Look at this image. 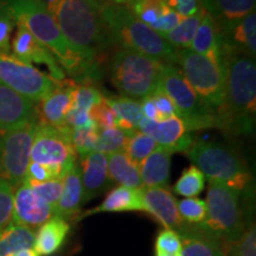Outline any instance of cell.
I'll use <instances>...</instances> for the list:
<instances>
[{
    "label": "cell",
    "mask_w": 256,
    "mask_h": 256,
    "mask_svg": "<svg viewBox=\"0 0 256 256\" xmlns=\"http://www.w3.org/2000/svg\"><path fill=\"white\" fill-rule=\"evenodd\" d=\"M0 10L8 14L16 25L26 28L43 44L52 54L64 72L78 78L90 76L94 72L95 63L88 60L66 40L55 18L42 0H2Z\"/></svg>",
    "instance_id": "1"
},
{
    "label": "cell",
    "mask_w": 256,
    "mask_h": 256,
    "mask_svg": "<svg viewBox=\"0 0 256 256\" xmlns=\"http://www.w3.org/2000/svg\"><path fill=\"white\" fill-rule=\"evenodd\" d=\"M226 72V92L215 112L217 127L234 134H250L256 113L255 58L240 52L220 54Z\"/></svg>",
    "instance_id": "2"
},
{
    "label": "cell",
    "mask_w": 256,
    "mask_h": 256,
    "mask_svg": "<svg viewBox=\"0 0 256 256\" xmlns=\"http://www.w3.org/2000/svg\"><path fill=\"white\" fill-rule=\"evenodd\" d=\"M46 8L66 40L90 62L112 44L98 0H56Z\"/></svg>",
    "instance_id": "3"
},
{
    "label": "cell",
    "mask_w": 256,
    "mask_h": 256,
    "mask_svg": "<svg viewBox=\"0 0 256 256\" xmlns=\"http://www.w3.org/2000/svg\"><path fill=\"white\" fill-rule=\"evenodd\" d=\"M100 14L112 44L145 54L164 63H177L179 50L140 22L126 6L110 2H100Z\"/></svg>",
    "instance_id": "4"
},
{
    "label": "cell",
    "mask_w": 256,
    "mask_h": 256,
    "mask_svg": "<svg viewBox=\"0 0 256 256\" xmlns=\"http://www.w3.org/2000/svg\"><path fill=\"white\" fill-rule=\"evenodd\" d=\"M164 62L138 51L121 49L113 56L110 78L121 94L144 98L158 90Z\"/></svg>",
    "instance_id": "5"
},
{
    "label": "cell",
    "mask_w": 256,
    "mask_h": 256,
    "mask_svg": "<svg viewBox=\"0 0 256 256\" xmlns=\"http://www.w3.org/2000/svg\"><path fill=\"white\" fill-rule=\"evenodd\" d=\"M241 192L218 182H210L208 188L203 223L228 244L238 241L248 228Z\"/></svg>",
    "instance_id": "6"
},
{
    "label": "cell",
    "mask_w": 256,
    "mask_h": 256,
    "mask_svg": "<svg viewBox=\"0 0 256 256\" xmlns=\"http://www.w3.org/2000/svg\"><path fill=\"white\" fill-rule=\"evenodd\" d=\"M186 154L210 182H218L238 191L244 190L250 183L252 177L241 159L220 144L194 142Z\"/></svg>",
    "instance_id": "7"
},
{
    "label": "cell",
    "mask_w": 256,
    "mask_h": 256,
    "mask_svg": "<svg viewBox=\"0 0 256 256\" xmlns=\"http://www.w3.org/2000/svg\"><path fill=\"white\" fill-rule=\"evenodd\" d=\"M190 87L210 110L216 112L223 104L226 92L224 66L210 57L190 49L178 51L177 63Z\"/></svg>",
    "instance_id": "8"
},
{
    "label": "cell",
    "mask_w": 256,
    "mask_h": 256,
    "mask_svg": "<svg viewBox=\"0 0 256 256\" xmlns=\"http://www.w3.org/2000/svg\"><path fill=\"white\" fill-rule=\"evenodd\" d=\"M160 89L174 102L177 115L186 124L188 130L217 127L215 112L200 100L174 64H162Z\"/></svg>",
    "instance_id": "9"
},
{
    "label": "cell",
    "mask_w": 256,
    "mask_h": 256,
    "mask_svg": "<svg viewBox=\"0 0 256 256\" xmlns=\"http://www.w3.org/2000/svg\"><path fill=\"white\" fill-rule=\"evenodd\" d=\"M36 124L37 116L17 127L0 130V178L14 190L25 179Z\"/></svg>",
    "instance_id": "10"
},
{
    "label": "cell",
    "mask_w": 256,
    "mask_h": 256,
    "mask_svg": "<svg viewBox=\"0 0 256 256\" xmlns=\"http://www.w3.org/2000/svg\"><path fill=\"white\" fill-rule=\"evenodd\" d=\"M70 132L72 128L69 127H52L37 121L30 162L50 166L64 178L78 164V154L72 147Z\"/></svg>",
    "instance_id": "11"
},
{
    "label": "cell",
    "mask_w": 256,
    "mask_h": 256,
    "mask_svg": "<svg viewBox=\"0 0 256 256\" xmlns=\"http://www.w3.org/2000/svg\"><path fill=\"white\" fill-rule=\"evenodd\" d=\"M0 82L34 104L43 100L60 84L51 76L12 54H0Z\"/></svg>",
    "instance_id": "12"
},
{
    "label": "cell",
    "mask_w": 256,
    "mask_h": 256,
    "mask_svg": "<svg viewBox=\"0 0 256 256\" xmlns=\"http://www.w3.org/2000/svg\"><path fill=\"white\" fill-rule=\"evenodd\" d=\"M220 54L240 52L255 58L256 14L252 12L238 20L215 22Z\"/></svg>",
    "instance_id": "13"
},
{
    "label": "cell",
    "mask_w": 256,
    "mask_h": 256,
    "mask_svg": "<svg viewBox=\"0 0 256 256\" xmlns=\"http://www.w3.org/2000/svg\"><path fill=\"white\" fill-rule=\"evenodd\" d=\"M54 216L55 209L26 183L23 182L14 188L12 200V223L34 230Z\"/></svg>",
    "instance_id": "14"
},
{
    "label": "cell",
    "mask_w": 256,
    "mask_h": 256,
    "mask_svg": "<svg viewBox=\"0 0 256 256\" xmlns=\"http://www.w3.org/2000/svg\"><path fill=\"white\" fill-rule=\"evenodd\" d=\"M139 132L151 136L160 147L172 153L188 152L194 139L188 133L186 124L179 116H171L162 121H151L144 118L138 128Z\"/></svg>",
    "instance_id": "15"
},
{
    "label": "cell",
    "mask_w": 256,
    "mask_h": 256,
    "mask_svg": "<svg viewBox=\"0 0 256 256\" xmlns=\"http://www.w3.org/2000/svg\"><path fill=\"white\" fill-rule=\"evenodd\" d=\"M16 32L11 40L12 55L28 64H43L49 70L50 76L58 82L66 80V72L55 57L43 44L20 25H16Z\"/></svg>",
    "instance_id": "16"
},
{
    "label": "cell",
    "mask_w": 256,
    "mask_h": 256,
    "mask_svg": "<svg viewBox=\"0 0 256 256\" xmlns=\"http://www.w3.org/2000/svg\"><path fill=\"white\" fill-rule=\"evenodd\" d=\"M183 256H226V243L204 223H184L178 232Z\"/></svg>",
    "instance_id": "17"
},
{
    "label": "cell",
    "mask_w": 256,
    "mask_h": 256,
    "mask_svg": "<svg viewBox=\"0 0 256 256\" xmlns=\"http://www.w3.org/2000/svg\"><path fill=\"white\" fill-rule=\"evenodd\" d=\"M78 165L81 174L83 203L100 196L113 183L108 176L107 154L104 153L94 151L81 156Z\"/></svg>",
    "instance_id": "18"
},
{
    "label": "cell",
    "mask_w": 256,
    "mask_h": 256,
    "mask_svg": "<svg viewBox=\"0 0 256 256\" xmlns=\"http://www.w3.org/2000/svg\"><path fill=\"white\" fill-rule=\"evenodd\" d=\"M145 212L151 214L165 229L178 232L184 226L177 200L166 188H142Z\"/></svg>",
    "instance_id": "19"
},
{
    "label": "cell",
    "mask_w": 256,
    "mask_h": 256,
    "mask_svg": "<svg viewBox=\"0 0 256 256\" xmlns=\"http://www.w3.org/2000/svg\"><path fill=\"white\" fill-rule=\"evenodd\" d=\"M126 8L136 17L158 32L159 34H168L180 23L183 17L168 8L165 2H153L147 0H126Z\"/></svg>",
    "instance_id": "20"
},
{
    "label": "cell",
    "mask_w": 256,
    "mask_h": 256,
    "mask_svg": "<svg viewBox=\"0 0 256 256\" xmlns=\"http://www.w3.org/2000/svg\"><path fill=\"white\" fill-rule=\"evenodd\" d=\"M75 87L74 83L60 82L49 95L38 102V110L36 108L38 122L58 128L68 127L66 126V115L72 106Z\"/></svg>",
    "instance_id": "21"
},
{
    "label": "cell",
    "mask_w": 256,
    "mask_h": 256,
    "mask_svg": "<svg viewBox=\"0 0 256 256\" xmlns=\"http://www.w3.org/2000/svg\"><path fill=\"white\" fill-rule=\"evenodd\" d=\"M36 116L34 102L0 82V130L17 127Z\"/></svg>",
    "instance_id": "22"
},
{
    "label": "cell",
    "mask_w": 256,
    "mask_h": 256,
    "mask_svg": "<svg viewBox=\"0 0 256 256\" xmlns=\"http://www.w3.org/2000/svg\"><path fill=\"white\" fill-rule=\"evenodd\" d=\"M83 188L78 165L76 164L63 178V190L55 208V216L66 222L76 218L83 206Z\"/></svg>",
    "instance_id": "23"
},
{
    "label": "cell",
    "mask_w": 256,
    "mask_h": 256,
    "mask_svg": "<svg viewBox=\"0 0 256 256\" xmlns=\"http://www.w3.org/2000/svg\"><path fill=\"white\" fill-rule=\"evenodd\" d=\"M172 152L158 146L138 166L144 188H165L168 184Z\"/></svg>",
    "instance_id": "24"
},
{
    "label": "cell",
    "mask_w": 256,
    "mask_h": 256,
    "mask_svg": "<svg viewBox=\"0 0 256 256\" xmlns=\"http://www.w3.org/2000/svg\"><path fill=\"white\" fill-rule=\"evenodd\" d=\"M124 211H145L142 188L116 186L108 192L104 202L94 209L88 210L83 216L98 212H124Z\"/></svg>",
    "instance_id": "25"
},
{
    "label": "cell",
    "mask_w": 256,
    "mask_h": 256,
    "mask_svg": "<svg viewBox=\"0 0 256 256\" xmlns=\"http://www.w3.org/2000/svg\"><path fill=\"white\" fill-rule=\"evenodd\" d=\"M70 232V224L60 217L54 216L42 224L34 234V249L40 256H50L58 250Z\"/></svg>",
    "instance_id": "26"
},
{
    "label": "cell",
    "mask_w": 256,
    "mask_h": 256,
    "mask_svg": "<svg viewBox=\"0 0 256 256\" xmlns=\"http://www.w3.org/2000/svg\"><path fill=\"white\" fill-rule=\"evenodd\" d=\"M200 6L215 22H232L255 11V0H200Z\"/></svg>",
    "instance_id": "27"
},
{
    "label": "cell",
    "mask_w": 256,
    "mask_h": 256,
    "mask_svg": "<svg viewBox=\"0 0 256 256\" xmlns=\"http://www.w3.org/2000/svg\"><path fill=\"white\" fill-rule=\"evenodd\" d=\"M107 168L110 180L120 186L142 188L139 168L130 162L124 152L107 154Z\"/></svg>",
    "instance_id": "28"
},
{
    "label": "cell",
    "mask_w": 256,
    "mask_h": 256,
    "mask_svg": "<svg viewBox=\"0 0 256 256\" xmlns=\"http://www.w3.org/2000/svg\"><path fill=\"white\" fill-rule=\"evenodd\" d=\"M107 104L116 116L118 127L124 130H138L144 119L142 102L127 96H107Z\"/></svg>",
    "instance_id": "29"
},
{
    "label": "cell",
    "mask_w": 256,
    "mask_h": 256,
    "mask_svg": "<svg viewBox=\"0 0 256 256\" xmlns=\"http://www.w3.org/2000/svg\"><path fill=\"white\" fill-rule=\"evenodd\" d=\"M188 49L194 52L210 57L216 62L222 64L215 20L206 12L200 20V26L197 28L196 34H194Z\"/></svg>",
    "instance_id": "30"
},
{
    "label": "cell",
    "mask_w": 256,
    "mask_h": 256,
    "mask_svg": "<svg viewBox=\"0 0 256 256\" xmlns=\"http://www.w3.org/2000/svg\"><path fill=\"white\" fill-rule=\"evenodd\" d=\"M34 230L11 222L0 230V256H14L19 250L34 248Z\"/></svg>",
    "instance_id": "31"
},
{
    "label": "cell",
    "mask_w": 256,
    "mask_h": 256,
    "mask_svg": "<svg viewBox=\"0 0 256 256\" xmlns=\"http://www.w3.org/2000/svg\"><path fill=\"white\" fill-rule=\"evenodd\" d=\"M204 14H206V10L200 8L197 14L183 18L174 30L168 32V34H160V36L176 49H188Z\"/></svg>",
    "instance_id": "32"
},
{
    "label": "cell",
    "mask_w": 256,
    "mask_h": 256,
    "mask_svg": "<svg viewBox=\"0 0 256 256\" xmlns=\"http://www.w3.org/2000/svg\"><path fill=\"white\" fill-rule=\"evenodd\" d=\"M136 130H124L119 127L98 128V139L95 151L102 152L104 154H110L115 152H124L126 144Z\"/></svg>",
    "instance_id": "33"
},
{
    "label": "cell",
    "mask_w": 256,
    "mask_h": 256,
    "mask_svg": "<svg viewBox=\"0 0 256 256\" xmlns=\"http://www.w3.org/2000/svg\"><path fill=\"white\" fill-rule=\"evenodd\" d=\"M206 177L196 166H190L182 174L180 177L174 184V191L179 196L186 198H194L198 196L204 188Z\"/></svg>",
    "instance_id": "34"
},
{
    "label": "cell",
    "mask_w": 256,
    "mask_h": 256,
    "mask_svg": "<svg viewBox=\"0 0 256 256\" xmlns=\"http://www.w3.org/2000/svg\"><path fill=\"white\" fill-rule=\"evenodd\" d=\"M156 147H158V144L151 136L142 132H136L128 139L124 152L126 153V156L133 164L139 166L142 160L151 154Z\"/></svg>",
    "instance_id": "35"
},
{
    "label": "cell",
    "mask_w": 256,
    "mask_h": 256,
    "mask_svg": "<svg viewBox=\"0 0 256 256\" xmlns=\"http://www.w3.org/2000/svg\"><path fill=\"white\" fill-rule=\"evenodd\" d=\"M179 215L184 223L200 224L206 220V204L200 198H184L177 203Z\"/></svg>",
    "instance_id": "36"
},
{
    "label": "cell",
    "mask_w": 256,
    "mask_h": 256,
    "mask_svg": "<svg viewBox=\"0 0 256 256\" xmlns=\"http://www.w3.org/2000/svg\"><path fill=\"white\" fill-rule=\"evenodd\" d=\"M72 144L80 156L94 152L98 139V128H72Z\"/></svg>",
    "instance_id": "37"
},
{
    "label": "cell",
    "mask_w": 256,
    "mask_h": 256,
    "mask_svg": "<svg viewBox=\"0 0 256 256\" xmlns=\"http://www.w3.org/2000/svg\"><path fill=\"white\" fill-rule=\"evenodd\" d=\"M226 256H256V230L249 226L238 241L226 243Z\"/></svg>",
    "instance_id": "38"
},
{
    "label": "cell",
    "mask_w": 256,
    "mask_h": 256,
    "mask_svg": "<svg viewBox=\"0 0 256 256\" xmlns=\"http://www.w3.org/2000/svg\"><path fill=\"white\" fill-rule=\"evenodd\" d=\"M102 98H104V96L101 92L92 86H76L70 108L89 112L92 106L98 104Z\"/></svg>",
    "instance_id": "39"
},
{
    "label": "cell",
    "mask_w": 256,
    "mask_h": 256,
    "mask_svg": "<svg viewBox=\"0 0 256 256\" xmlns=\"http://www.w3.org/2000/svg\"><path fill=\"white\" fill-rule=\"evenodd\" d=\"M24 183H26L32 190L55 209L62 194L63 179H54V180L43 182V183H28V182H24Z\"/></svg>",
    "instance_id": "40"
},
{
    "label": "cell",
    "mask_w": 256,
    "mask_h": 256,
    "mask_svg": "<svg viewBox=\"0 0 256 256\" xmlns=\"http://www.w3.org/2000/svg\"><path fill=\"white\" fill-rule=\"evenodd\" d=\"M89 114H90L92 119L95 121L100 130L118 127L116 116H115V114L113 113V110H112L110 104L106 101L104 96L98 104L92 106V110H89Z\"/></svg>",
    "instance_id": "41"
},
{
    "label": "cell",
    "mask_w": 256,
    "mask_h": 256,
    "mask_svg": "<svg viewBox=\"0 0 256 256\" xmlns=\"http://www.w3.org/2000/svg\"><path fill=\"white\" fill-rule=\"evenodd\" d=\"M12 200L14 188L0 178V230L8 226L12 220Z\"/></svg>",
    "instance_id": "42"
},
{
    "label": "cell",
    "mask_w": 256,
    "mask_h": 256,
    "mask_svg": "<svg viewBox=\"0 0 256 256\" xmlns=\"http://www.w3.org/2000/svg\"><path fill=\"white\" fill-rule=\"evenodd\" d=\"M156 252L164 254H180L182 242L178 234L170 229L160 232L156 240Z\"/></svg>",
    "instance_id": "43"
},
{
    "label": "cell",
    "mask_w": 256,
    "mask_h": 256,
    "mask_svg": "<svg viewBox=\"0 0 256 256\" xmlns=\"http://www.w3.org/2000/svg\"><path fill=\"white\" fill-rule=\"evenodd\" d=\"M151 98L156 104V113H158V121L168 119L171 116H178L174 102L162 89L159 88L154 94L151 95Z\"/></svg>",
    "instance_id": "44"
},
{
    "label": "cell",
    "mask_w": 256,
    "mask_h": 256,
    "mask_svg": "<svg viewBox=\"0 0 256 256\" xmlns=\"http://www.w3.org/2000/svg\"><path fill=\"white\" fill-rule=\"evenodd\" d=\"M16 23L8 14L0 10V54H10L11 36Z\"/></svg>",
    "instance_id": "45"
},
{
    "label": "cell",
    "mask_w": 256,
    "mask_h": 256,
    "mask_svg": "<svg viewBox=\"0 0 256 256\" xmlns=\"http://www.w3.org/2000/svg\"><path fill=\"white\" fill-rule=\"evenodd\" d=\"M165 4L183 18L194 16L202 8L200 0H165Z\"/></svg>",
    "instance_id": "46"
},
{
    "label": "cell",
    "mask_w": 256,
    "mask_h": 256,
    "mask_svg": "<svg viewBox=\"0 0 256 256\" xmlns=\"http://www.w3.org/2000/svg\"><path fill=\"white\" fill-rule=\"evenodd\" d=\"M14 256H40L34 250V248H26L23 249V250H19L18 252H16Z\"/></svg>",
    "instance_id": "47"
},
{
    "label": "cell",
    "mask_w": 256,
    "mask_h": 256,
    "mask_svg": "<svg viewBox=\"0 0 256 256\" xmlns=\"http://www.w3.org/2000/svg\"><path fill=\"white\" fill-rule=\"evenodd\" d=\"M156 256H183L180 254H164V252H156Z\"/></svg>",
    "instance_id": "48"
},
{
    "label": "cell",
    "mask_w": 256,
    "mask_h": 256,
    "mask_svg": "<svg viewBox=\"0 0 256 256\" xmlns=\"http://www.w3.org/2000/svg\"><path fill=\"white\" fill-rule=\"evenodd\" d=\"M114 2H116V4H124V0H114Z\"/></svg>",
    "instance_id": "49"
}]
</instances>
